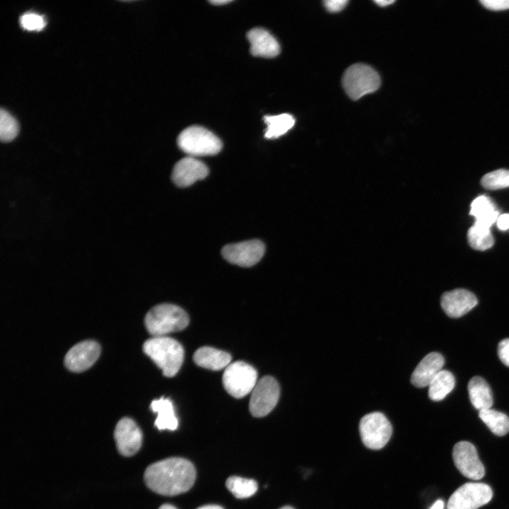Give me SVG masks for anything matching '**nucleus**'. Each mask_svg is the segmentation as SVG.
Instances as JSON below:
<instances>
[{
    "label": "nucleus",
    "instance_id": "8",
    "mask_svg": "<svg viewBox=\"0 0 509 509\" xmlns=\"http://www.w3.org/2000/svg\"><path fill=\"white\" fill-rule=\"evenodd\" d=\"M280 395L278 382L271 376H264L257 381L252 391L249 409L252 416H267L276 405Z\"/></svg>",
    "mask_w": 509,
    "mask_h": 509
},
{
    "label": "nucleus",
    "instance_id": "12",
    "mask_svg": "<svg viewBox=\"0 0 509 509\" xmlns=\"http://www.w3.org/2000/svg\"><path fill=\"white\" fill-rule=\"evenodd\" d=\"M114 437L119 452L126 457L136 453L142 443V433L134 420L124 417L117 423Z\"/></svg>",
    "mask_w": 509,
    "mask_h": 509
},
{
    "label": "nucleus",
    "instance_id": "2",
    "mask_svg": "<svg viewBox=\"0 0 509 509\" xmlns=\"http://www.w3.org/2000/svg\"><path fill=\"white\" fill-rule=\"evenodd\" d=\"M144 352L160 368L163 375L171 378L179 371L184 360V349L175 339L153 337L143 345Z\"/></svg>",
    "mask_w": 509,
    "mask_h": 509
},
{
    "label": "nucleus",
    "instance_id": "6",
    "mask_svg": "<svg viewBox=\"0 0 509 509\" xmlns=\"http://www.w3.org/2000/svg\"><path fill=\"white\" fill-rule=\"evenodd\" d=\"M255 368L243 361L230 363L223 375V385L226 392L235 398H242L252 392L257 382Z\"/></svg>",
    "mask_w": 509,
    "mask_h": 509
},
{
    "label": "nucleus",
    "instance_id": "27",
    "mask_svg": "<svg viewBox=\"0 0 509 509\" xmlns=\"http://www.w3.org/2000/svg\"><path fill=\"white\" fill-rule=\"evenodd\" d=\"M19 131L16 119L6 110L0 111V138L3 142H8L16 138Z\"/></svg>",
    "mask_w": 509,
    "mask_h": 509
},
{
    "label": "nucleus",
    "instance_id": "14",
    "mask_svg": "<svg viewBox=\"0 0 509 509\" xmlns=\"http://www.w3.org/2000/svg\"><path fill=\"white\" fill-rule=\"evenodd\" d=\"M207 166L198 159L187 156L180 160L174 166L172 180L178 187L190 186L208 175Z\"/></svg>",
    "mask_w": 509,
    "mask_h": 509
},
{
    "label": "nucleus",
    "instance_id": "18",
    "mask_svg": "<svg viewBox=\"0 0 509 509\" xmlns=\"http://www.w3.org/2000/svg\"><path fill=\"white\" fill-rule=\"evenodd\" d=\"M193 360L198 365L212 370L226 368L231 361V356L223 351L213 347L204 346L194 353Z\"/></svg>",
    "mask_w": 509,
    "mask_h": 509
},
{
    "label": "nucleus",
    "instance_id": "20",
    "mask_svg": "<svg viewBox=\"0 0 509 509\" xmlns=\"http://www.w3.org/2000/svg\"><path fill=\"white\" fill-rule=\"evenodd\" d=\"M150 408L157 414L154 425L158 430L175 431L177 428L178 421L170 399L161 397L153 400Z\"/></svg>",
    "mask_w": 509,
    "mask_h": 509
},
{
    "label": "nucleus",
    "instance_id": "17",
    "mask_svg": "<svg viewBox=\"0 0 509 509\" xmlns=\"http://www.w3.org/2000/svg\"><path fill=\"white\" fill-rule=\"evenodd\" d=\"M247 37L253 56L274 57L280 52V46L276 39L264 28H252L247 33Z\"/></svg>",
    "mask_w": 509,
    "mask_h": 509
},
{
    "label": "nucleus",
    "instance_id": "39",
    "mask_svg": "<svg viewBox=\"0 0 509 509\" xmlns=\"http://www.w3.org/2000/svg\"><path fill=\"white\" fill-rule=\"evenodd\" d=\"M279 509H294V508H293V507H291V506H288V505H286V506H283V507H282V508H279Z\"/></svg>",
    "mask_w": 509,
    "mask_h": 509
},
{
    "label": "nucleus",
    "instance_id": "10",
    "mask_svg": "<svg viewBox=\"0 0 509 509\" xmlns=\"http://www.w3.org/2000/svg\"><path fill=\"white\" fill-rule=\"evenodd\" d=\"M264 245L259 240H252L224 246L221 250L223 258L240 267H249L256 264L263 257Z\"/></svg>",
    "mask_w": 509,
    "mask_h": 509
},
{
    "label": "nucleus",
    "instance_id": "16",
    "mask_svg": "<svg viewBox=\"0 0 509 509\" xmlns=\"http://www.w3.org/2000/svg\"><path fill=\"white\" fill-rule=\"evenodd\" d=\"M444 363V358L440 353L431 352L427 354L414 369L411 377V383L417 387L428 386L442 370Z\"/></svg>",
    "mask_w": 509,
    "mask_h": 509
},
{
    "label": "nucleus",
    "instance_id": "22",
    "mask_svg": "<svg viewBox=\"0 0 509 509\" xmlns=\"http://www.w3.org/2000/svg\"><path fill=\"white\" fill-rule=\"evenodd\" d=\"M455 384V380L452 373L442 370L428 385L429 398L435 402L443 399L452 390Z\"/></svg>",
    "mask_w": 509,
    "mask_h": 509
},
{
    "label": "nucleus",
    "instance_id": "24",
    "mask_svg": "<svg viewBox=\"0 0 509 509\" xmlns=\"http://www.w3.org/2000/svg\"><path fill=\"white\" fill-rule=\"evenodd\" d=\"M479 416L496 435L503 436L509 432V417L504 413L490 408L479 411Z\"/></svg>",
    "mask_w": 509,
    "mask_h": 509
},
{
    "label": "nucleus",
    "instance_id": "15",
    "mask_svg": "<svg viewBox=\"0 0 509 509\" xmlns=\"http://www.w3.org/2000/svg\"><path fill=\"white\" fill-rule=\"evenodd\" d=\"M478 303L476 297L468 290L457 288L444 293L441 296L440 304L444 312L450 317H460Z\"/></svg>",
    "mask_w": 509,
    "mask_h": 509
},
{
    "label": "nucleus",
    "instance_id": "26",
    "mask_svg": "<svg viewBox=\"0 0 509 509\" xmlns=\"http://www.w3.org/2000/svg\"><path fill=\"white\" fill-rule=\"evenodd\" d=\"M226 485L238 498H246L253 496L258 488L255 480L237 476H230L226 480Z\"/></svg>",
    "mask_w": 509,
    "mask_h": 509
},
{
    "label": "nucleus",
    "instance_id": "13",
    "mask_svg": "<svg viewBox=\"0 0 509 509\" xmlns=\"http://www.w3.org/2000/svg\"><path fill=\"white\" fill-rule=\"evenodd\" d=\"M100 353V347L96 341H83L68 351L64 357V365L72 372H82L94 364Z\"/></svg>",
    "mask_w": 509,
    "mask_h": 509
},
{
    "label": "nucleus",
    "instance_id": "23",
    "mask_svg": "<svg viewBox=\"0 0 509 509\" xmlns=\"http://www.w3.org/2000/svg\"><path fill=\"white\" fill-rule=\"evenodd\" d=\"M264 121L267 126L264 134L267 139L278 138L286 134L295 124L294 117L287 113L264 116Z\"/></svg>",
    "mask_w": 509,
    "mask_h": 509
},
{
    "label": "nucleus",
    "instance_id": "33",
    "mask_svg": "<svg viewBox=\"0 0 509 509\" xmlns=\"http://www.w3.org/2000/svg\"><path fill=\"white\" fill-rule=\"evenodd\" d=\"M498 228L501 230L509 229V213L500 215L496 221Z\"/></svg>",
    "mask_w": 509,
    "mask_h": 509
},
{
    "label": "nucleus",
    "instance_id": "7",
    "mask_svg": "<svg viewBox=\"0 0 509 509\" xmlns=\"http://www.w3.org/2000/svg\"><path fill=\"white\" fill-rule=\"evenodd\" d=\"M359 431L363 444L368 448L379 450L389 441L392 428L386 416L380 412L365 415L360 421Z\"/></svg>",
    "mask_w": 509,
    "mask_h": 509
},
{
    "label": "nucleus",
    "instance_id": "31",
    "mask_svg": "<svg viewBox=\"0 0 509 509\" xmlns=\"http://www.w3.org/2000/svg\"><path fill=\"white\" fill-rule=\"evenodd\" d=\"M480 3L486 8L502 11L509 8V0H482Z\"/></svg>",
    "mask_w": 509,
    "mask_h": 509
},
{
    "label": "nucleus",
    "instance_id": "32",
    "mask_svg": "<svg viewBox=\"0 0 509 509\" xmlns=\"http://www.w3.org/2000/svg\"><path fill=\"white\" fill-rule=\"evenodd\" d=\"M347 3V0H327L324 1L325 8L330 12L341 11L345 8Z\"/></svg>",
    "mask_w": 509,
    "mask_h": 509
},
{
    "label": "nucleus",
    "instance_id": "25",
    "mask_svg": "<svg viewBox=\"0 0 509 509\" xmlns=\"http://www.w3.org/2000/svg\"><path fill=\"white\" fill-rule=\"evenodd\" d=\"M467 239L470 246L478 250H485L493 246L494 240L490 228L477 223L469 229Z\"/></svg>",
    "mask_w": 509,
    "mask_h": 509
},
{
    "label": "nucleus",
    "instance_id": "30",
    "mask_svg": "<svg viewBox=\"0 0 509 509\" xmlns=\"http://www.w3.org/2000/svg\"><path fill=\"white\" fill-rule=\"evenodd\" d=\"M498 355L501 361L509 367V338L502 339L498 346Z\"/></svg>",
    "mask_w": 509,
    "mask_h": 509
},
{
    "label": "nucleus",
    "instance_id": "19",
    "mask_svg": "<svg viewBox=\"0 0 509 509\" xmlns=\"http://www.w3.org/2000/svg\"><path fill=\"white\" fill-rule=\"evenodd\" d=\"M469 397L472 404L481 411L493 405V394L486 381L479 376L473 377L468 383Z\"/></svg>",
    "mask_w": 509,
    "mask_h": 509
},
{
    "label": "nucleus",
    "instance_id": "34",
    "mask_svg": "<svg viewBox=\"0 0 509 509\" xmlns=\"http://www.w3.org/2000/svg\"><path fill=\"white\" fill-rule=\"evenodd\" d=\"M444 508V503L442 500H438L436 501L433 505L430 508V509H443Z\"/></svg>",
    "mask_w": 509,
    "mask_h": 509
},
{
    "label": "nucleus",
    "instance_id": "5",
    "mask_svg": "<svg viewBox=\"0 0 509 509\" xmlns=\"http://www.w3.org/2000/svg\"><path fill=\"white\" fill-rule=\"evenodd\" d=\"M342 85L346 94L353 100L376 91L380 86L378 73L364 64L349 66L342 77Z\"/></svg>",
    "mask_w": 509,
    "mask_h": 509
},
{
    "label": "nucleus",
    "instance_id": "28",
    "mask_svg": "<svg viewBox=\"0 0 509 509\" xmlns=\"http://www.w3.org/2000/svg\"><path fill=\"white\" fill-rule=\"evenodd\" d=\"M481 185L488 189H499L509 187V170L499 169L486 174Z\"/></svg>",
    "mask_w": 509,
    "mask_h": 509
},
{
    "label": "nucleus",
    "instance_id": "37",
    "mask_svg": "<svg viewBox=\"0 0 509 509\" xmlns=\"http://www.w3.org/2000/svg\"><path fill=\"white\" fill-rule=\"evenodd\" d=\"M230 0H213L210 1V3L218 6L230 3Z\"/></svg>",
    "mask_w": 509,
    "mask_h": 509
},
{
    "label": "nucleus",
    "instance_id": "21",
    "mask_svg": "<svg viewBox=\"0 0 509 509\" xmlns=\"http://www.w3.org/2000/svg\"><path fill=\"white\" fill-rule=\"evenodd\" d=\"M470 214L476 218V223L490 228L499 216L491 200L486 196L476 197L471 204Z\"/></svg>",
    "mask_w": 509,
    "mask_h": 509
},
{
    "label": "nucleus",
    "instance_id": "1",
    "mask_svg": "<svg viewBox=\"0 0 509 509\" xmlns=\"http://www.w3.org/2000/svg\"><path fill=\"white\" fill-rule=\"evenodd\" d=\"M144 481L153 491L164 496H175L189 491L196 479V470L189 460L167 458L149 465Z\"/></svg>",
    "mask_w": 509,
    "mask_h": 509
},
{
    "label": "nucleus",
    "instance_id": "35",
    "mask_svg": "<svg viewBox=\"0 0 509 509\" xmlns=\"http://www.w3.org/2000/svg\"><path fill=\"white\" fill-rule=\"evenodd\" d=\"M375 2L380 6H388L389 4L394 3V1L378 0V1H375Z\"/></svg>",
    "mask_w": 509,
    "mask_h": 509
},
{
    "label": "nucleus",
    "instance_id": "36",
    "mask_svg": "<svg viewBox=\"0 0 509 509\" xmlns=\"http://www.w3.org/2000/svg\"><path fill=\"white\" fill-rule=\"evenodd\" d=\"M197 509H223V508L217 505H206L199 507Z\"/></svg>",
    "mask_w": 509,
    "mask_h": 509
},
{
    "label": "nucleus",
    "instance_id": "3",
    "mask_svg": "<svg viewBox=\"0 0 509 509\" xmlns=\"http://www.w3.org/2000/svg\"><path fill=\"white\" fill-rule=\"evenodd\" d=\"M189 322V316L182 308L169 303L156 305L147 312L144 319L147 331L153 337L181 331Z\"/></svg>",
    "mask_w": 509,
    "mask_h": 509
},
{
    "label": "nucleus",
    "instance_id": "4",
    "mask_svg": "<svg viewBox=\"0 0 509 509\" xmlns=\"http://www.w3.org/2000/svg\"><path fill=\"white\" fill-rule=\"evenodd\" d=\"M177 145L191 157L216 155L223 146L218 137L200 126H191L184 129L178 136Z\"/></svg>",
    "mask_w": 509,
    "mask_h": 509
},
{
    "label": "nucleus",
    "instance_id": "9",
    "mask_svg": "<svg viewBox=\"0 0 509 509\" xmlns=\"http://www.w3.org/2000/svg\"><path fill=\"white\" fill-rule=\"evenodd\" d=\"M493 496L489 486L484 483H466L450 497L447 509H477L488 503Z\"/></svg>",
    "mask_w": 509,
    "mask_h": 509
},
{
    "label": "nucleus",
    "instance_id": "38",
    "mask_svg": "<svg viewBox=\"0 0 509 509\" xmlns=\"http://www.w3.org/2000/svg\"><path fill=\"white\" fill-rule=\"evenodd\" d=\"M158 509H177V508L170 504H163Z\"/></svg>",
    "mask_w": 509,
    "mask_h": 509
},
{
    "label": "nucleus",
    "instance_id": "29",
    "mask_svg": "<svg viewBox=\"0 0 509 509\" xmlns=\"http://www.w3.org/2000/svg\"><path fill=\"white\" fill-rule=\"evenodd\" d=\"M20 23L23 29L28 30H41L46 25L43 16L35 13H25L20 18Z\"/></svg>",
    "mask_w": 509,
    "mask_h": 509
},
{
    "label": "nucleus",
    "instance_id": "11",
    "mask_svg": "<svg viewBox=\"0 0 509 509\" xmlns=\"http://www.w3.org/2000/svg\"><path fill=\"white\" fill-rule=\"evenodd\" d=\"M452 458L456 467L464 476L473 480L484 476V467L479 460L476 447L471 443H457L452 450Z\"/></svg>",
    "mask_w": 509,
    "mask_h": 509
}]
</instances>
